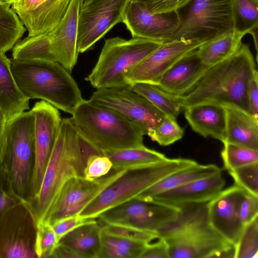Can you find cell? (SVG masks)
<instances>
[{
    "instance_id": "obj_12",
    "label": "cell",
    "mask_w": 258,
    "mask_h": 258,
    "mask_svg": "<svg viewBox=\"0 0 258 258\" xmlns=\"http://www.w3.org/2000/svg\"><path fill=\"white\" fill-rule=\"evenodd\" d=\"M181 209L151 200L134 198L105 211L98 218L103 224L127 225L157 234L177 219Z\"/></svg>"
},
{
    "instance_id": "obj_8",
    "label": "cell",
    "mask_w": 258,
    "mask_h": 258,
    "mask_svg": "<svg viewBox=\"0 0 258 258\" xmlns=\"http://www.w3.org/2000/svg\"><path fill=\"white\" fill-rule=\"evenodd\" d=\"M163 43L139 37L106 39L96 64L86 80L97 89L130 88L127 74Z\"/></svg>"
},
{
    "instance_id": "obj_23",
    "label": "cell",
    "mask_w": 258,
    "mask_h": 258,
    "mask_svg": "<svg viewBox=\"0 0 258 258\" xmlns=\"http://www.w3.org/2000/svg\"><path fill=\"white\" fill-rule=\"evenodd\" d=\"M184 109V116L191 128L205 138L224 142L226 115L225 107L211 103L190 106Z\"/></svg>"
},
{
    "instance_id": "obj_22",
    "label": "cell",
    "mask_w": 258,
    "mask_h": 258,
    "mask_svg": "<svg viewBox=\"0 0 258 258\" xmlns=\"http://www.w3.org/2000/svg\"><path fill=\"white\" fill-rule=\"evenodd\" d=\"M208 68L202 61L196 49L172 65L156 86L169 94L183 96L196 86Z\"/></svg>"
},
{
    "instance_id": "obj_40",
    "label": "cell",
    "mask_w": 258,
    "mask_h": 258,
    "mask_svg": "<svg viewBox=\"0 0 258 258\" xmlns=\"http://www.w3.org/2000/svg\"><path fill=\"white\" fill-rule=\"evenodd\" d=\"M112 164L106 156L98 153L87 158L84 170V176L95 179L107 175L112 169Z\"/></svg>"
},
{
    "instance_id": "obj_1",
    "label": "cell",
    "mask_w": 258,
    "mask_h": 258,
    "mask_svg": "<svg viewBox=\"0 0 258 258\" xmlns=\"http://www.w3.org/2000/svg\"><path fill=\"white\" fill-rule=\"evenodd\" d=\"M248 45L242 44L230 58L208 68L196 86L178 96L182 109L203 103L234 106L251 114L246 97L248 82L256 71Z\"/></svg>"
},
{
    "instance_id": "obj_24",
    "label": "cell",
    "mask_w": 258,
    "mask_h": 258,
    "mask_svg": "<svg viewBox=\"0 0 258 258\" xmlns=\"http://www.w3.org/2000/svg\"><path fill=\"white\" fill-rule=\"evenodd\" d=\"M225 143L258 150V118L234 106H225Z\"/></svg>"
},
{
    "instance_id": "obj_48",
    "label": "cell",
    "mask_w": 258,
    "mask_h": 258,
    "mask_svg": "<svg viewBox=\"0 0 258 258\" xmlns=\"http://www.w3.org/2000/svg\"><path fill=\"white\" fill-rule=\"evenodd\" d=\"M50 257L53 258H79L78 256L67 247L58 243Z\"/></svg>"
},
{
    "instance_id": "obj_28",
    "label": "cell",
    "mask_w": 258,
    "mask_h": 258,
    "mask_svg": "<svg viewBox=\"0 0 258 258\" xmlns=\"http://www.w3.org/2000/svg\"><path fill=\"white\" fill-rule=\"evenodd\" d=\"M245 35L233 30L224 33L197 48L202 61L208 68L233 56L241 46Z\"/></svg>"
},
{
    "instance_id": "obj_4",
    "label": "cell",
    "mask_w": 258,
    "mask_h": 258,
    "mask_svg": "<svg viewBox=\"0 0 258 258\" xmlns=\"http://www.w3.org/2000/svg\"><path fill=\"white\" fill-rule=\"evenodd\" d=\"M11 70L19 89L29 99H40L71 114L83 100L70 72L57 62L12 59Z\"/></svg>"
},
{
    "instance_id": "obj_32",
    "label": "cell",
    "mask_w": 258,
    "mask_h": 258,
    "mask_svg": "<svg viewBox=\"0 0 258 258\" xmlns=\"http://www.w3.org/2000/svg\"><path fill=\"white\" fill-rule=\"evenodd\" d=\"M26 28L10 6L0 3V51L6 53L13 48Z\"/></svg>"
},
{
    "instance_id": "obj_25",
    "label": "cell",
    "mask_w": 258,
    "mask_h": 258,
    "mask_svg": "<svg viewBox=\"0 0 258 258\" xmlns=\"http://www.w3.org/2000/svg\"><path fill=\"white\" fill-rule=\"evenodd\" d=\"M29 99L19 89L11 70V61L0 51V110L7 120L28 110Z\"/></svg>"
},
{
    "instance_id": "obj_44",
    "label": "cell",
    "mask_w": 258,
    "mask_h": 258,
    "mask_svg": "<svg viewBox=\"0 0 258 258\" xmlns=\"http://www.w3.org/2000/svg\"><path fill=\"white\" fill-rule=\"evenodd\" d=\"M91 220L84 219L78 214L58 220L51 226L59 241L65 234Z\"/></svg>"
},
{
    "instance_id": "obj_15",
    "label": "cell",
    "mask_w": 258,
    "mask_h": 258,
    "mask_svg": "<svg viewBox=\"0 0 258 258\" xmlns=\"http://www.w3.org/2000/svg\"><path fill=\"white\" fill-rule=\"evenodd\" d=\"M31 111L34 117L35 164L32 183L33 198L40 188L47 163L59 132L62 119L58 109L42 100L36 102Z\"/></svg>"
},
{
    "instance_id": "obj_21",
    "label": "cell",
    "mask_w": 258,
    "mask_h": 258,
    "mask_svg": "<svg viewBox=\"0 0 258 258\" xmlns=\"http://www.w3.org/2000/svg\"><path fill=\"white\" fill-rule=\"evenodd\" d=\"M225 184V180L220 172L163 191L146 200H151L178 208L204 204L216 196L223 189Z\"/></svg>"
},
{
    "instance_id": "obj_11",
    "label": "cell",
    "mask_w": 258,
    "mask_h": 258,
    "mask_svg": "<svg viewBox=\"0 0 258 258\" xmlns=\"http://www.w3.org/2000/svg\"><path fill=\"white\" fill-rule=\"evenodd\" d=\"M89 100L133 122L150 138L165 116L147 99L130 88L97 89Z\"/></svg>"
},
{
    "instance_id": "obj_31",
    "label": "cell",
    "mask_w": 258,
    "mask_h": 258,
    "mask_svg": "<svg viewBox=\"0 0 258 258\" xmlns=\"http://www.w3.org/2000/svg\"><path fill=\"white\" fill-rule=\"evenodd\" d=\"M147 244L102 231L101 248L98 258H141Z\"/></svg>"
},
{
    "instance_id": "obj_29",
    "label": "cell",
    "mask_w": 258,
    "mask_h": 258,
    "mask_svg": "<svg viewBox=\"0 0 258 258\" xmlns=\"http://www.w3.org/2000/svg\"><path fill=\"white\" fill-rule=\"evenodd\" d=\"M112 164V169L123 170L154 164L167 158L166 156L145 146L105 152Z\"/></svg>"
},
{
    "instance_id": "obj_45",
    "label": "cell",
    "mask_w": 258,
    "mask_h": 258,
    "mask_svg": "<svg viewBox=\"0 0 258 258\" xmlns=\"http://www.w3.org/2000/svg\"><path fill=\"white\" fill-rule=\"evenodd\" d=\"M246 97L252 115L258 118V73L257 71L248 82Z\"/></svg>"
},
{
    "instance_id": "obj_37",
    "label": "cell",
    "mask_w": 258,
    "mask_h": 258,
    "mask_svg": "<svg viewBox=\"0 0 258 258\" xmlns=\"http://www.w3.org/2000/svg\"><path fill=\"white\" fill-rule=\"evenodd\" d=\"M184 133L183 128L178 124L176 118L165 115L151 139L161 146H166L182 139Z\"/></svg>"
},
{
    "instance_id": "obj_30",
    "label": "cell",
    "mask_w": 258,
    "mask_h": 258,
    "mask_svg": "<svg viewBox=\"0 0 258 258\" xmlns=\"http://www.w3.org/2000/svg\"><path fill=\"white\" fill-rule=\"evenodd\" d=\"M130 89L144 97L165 115L176 118L182 109L178 96L169 94L156 85L136 83Z\"/></svg>"
},
{
    "instance_id": "obj_27",
    "label": "cell",
    "mask_w": 258,
    "mask_h": 258,
    "mask_svg": "<svg viewBox=\"0 0 258 258\" xmlns=\"http://www.w3.org/2000/svg\"><path fill=\"white\" fill-rule=\"evenodd\" d=\"M220 172L221 170L215 164L203 165L197 162L165 176L135 198L146 200L163 191Z\"/></svg>"
},
{
    "instance_id": "obj_42",
    "label": "cell",
    "mask_w": 258,
    "mask_h": 258,
    "mask_svg": "<svg viewBox=\"0 0 258 258\" xmlns=\"http://www.w3.org/2000/svg\"><path fill=\"white\" fill-rule=\"evenodd\" d=\"M20 201L13 194L6 170L3 165H0V220L4 214Z\"/></svg>"
},
{
    "instance_id": "obj_50",
    "label": "cell",
    "mask_w": 258,
    "mask_h": 258,
    "mask_svg": "<svg viewBox=\"0 0 258 258\" xmlns=\"http://www.w3.org/2000/svg\"><path fill=\"white\" fill-rule=\"evenodd\" d=\"M21 1V0H16L15 2H19V1Z\"/></svg>"
},
{
    "instance_id": "obj_13",
    "label": "cell",
    "mask_w": 258,
    "mask_h": 258,
    "mask_svg": "<svg viewBox=\"0 0 258 258\" xmlns=\"http://www.w3.org/2000/svg\"><path fill=\"white\" fill-rule=\"evenodd\" d=\"M130 0H89L82 5L79 14L78 50L91 49L115 25L123 23Z\"/></svg>"
},
{
    "instance_id": "obj_6",
    "label": "cell",
    "mask_w": 258,
    "mask_h": 258,
    "mask_svg": "<svg viewBox=\"0 0 258 258\" xmlns=\"http://www.w3.org/2000/svg\"><path fill=\"white\" fill-rule=\"evenodd\" d=\"M196 163L189 159L167 158L154 164L124 169L79 215L85 219H95L105 211L136 198L165 176Z\"/></svg>"
},
{
    "instance_id": "obj_51",
    "label": "cell",
    "mask_w": 258,
    "mask_h": 258,
    "mask_svg": "<svg viewBox=\"0 0 258 258\" xmlns=\"http://www.w3.org/2000/svg\"><path fill=\"white\" fill-rule=\"evenodd\" d=\"M89 1V0H84V2H87V1Z\"/></svg>"
},
{
    "instance_id": "obj_39",
    "label": "cell",
    "mask_w": 258,
    "mask_h": 258,
    "mask_svg": "<svg viewBox=\"0 0 258 258\" xmlns=\"http://www.w3.org/2000/svg\"><path fill=\"white\" fill-rule=\"evenodd\" d=\"M228 172L235 185L247 192L258 196V162Z\"/></svg>"
},
{
    "instance_id": "obj_9",
    "label": "cell",
    "mask_w": 258,
    "mask_h": 258,
    "mask_svg": "<svg viewBox=\"0 0 258 258\" xmlns=\"http://www.w3.org/2000/svg\"><path fill=\"white\" fill-rule=\"evenodd\" d=\"M232 0H191L177 11L179 25L171 41L206 43L233 30Z\"/></svg>"
},
{
    "instance_id": "obj_3",
    "label": "cell",
    "mask_w": 258,
    "mask_h": 258,
    "mask_svg": "<svg viewBox=\"0 0 258 258\" xmlns=\"http://www.w3.org/2000/svg\"><path fill=\"white\" fill-rule=\"evenodd\" d=\"M177 219L161 229L169 258H235V245L210 225L206 204L181 208Z\"/></svg>"
},
{
    "instance_id": "obj_5",
    "label": "cell",
    "mask_w": 258,
    "mask_h": 258,
    "mask_svg": "<svg viewBox=\"0 0 258 258\" xmlns=\"http://www.w3.org/2000/svg\"><path fill=\"white\" fill-rule=\"evenodd\" d=\"M72 115L81 139L100 154L144 146L143 131L108 108L83 99Z\"/></svg>"
},
{
    "instance_id": "obj_2",
    "label": "cell",
    "mask_w": 258,
    "mask_h": 258,
    "mask_svg": "<svg viewBox=\"0 0 258 258\" xmlns=\"http://www.w3.org/2000/svg\"><path fill=\"white\" fill-rule=\"evenodd\" d=\"M94 150L80 137L71 118L62 119L40 188L29 202L37 223L45 221L60 190L71 178L84 176Z\"/></svg>"
},
{
    "instance_id": "obj_16",
    "label": "cell",
    "mask_w": 258,
    "mask_h": 258,
    "mask_svg": "<svg viewBox=\"0 0 258 258\" xmlns=\"http://www.w3.org/2000/svg\"><path fill=\"white\" fill-rule=\"evenodd\" d=\"M204 43L184 39L164 43L127 74L126 79L130 88L136 83L156 85L159 79L172 65Z\"/></svg>"
},
{
    "instance_id": "obj_35",
    "label": "cell",
    "mask_w": 258,
    "mask_h": 258,
    "mask_svg": "<svg viewBox=\"0 0 258 258\" xmlns=\"http://www.w3.org/2000/svg\"><path fill=\"white\" fill-rule=\"evenodd\" d=\"M235 247V258H257L258 216L244 225Z\"/></svg>"
},
{
    "instance_id": "obj_46",
    "label": "cell",
    "mask_w": 258,
    "mask_h": 258,
    "mask_svg": "<svg viewBox=\"0 0 258 258\" xmlns=\"http://www.w3.org/2000/svg\"><path fill=\"white\" fill-rule=\"evenodd\" d=\"M141 258H169L166 242L158 238L157 241L147 244Z\"/></svg>"
},
{
    "instance_id": "obj_34",
    "label": "cell",
    "mask_w": 258,
    "mask_h": 258,
    "mask_svg": "<svg viewBox=\"0 0 258 258\" xmlns=\"http://www.w3.org/2000/svg\"><path fill=\"white\" fill-rule=\"evenodd\" d=\"M221 153L224 168L228 171L258 162V150L225 143Z\"/></svg>"
},
{
    "instance_id": "obj_17",
    "label": "cell",
    "mask_w": 258,
    "mask_h": 258,
    "mask_svg": "<svg viewBox=\"0 0 258 258\" xmlns=\"http://www.w3.org/2000/svg\"><path fill=\"white\" fill-rule=\"evenodd\" d=\"M123 23L132 37L163 43L171 40L179 25L177 12L152 14L142 4L130 1L124 14Z\"/></svg>"
},
{
    "instance_id": "obj_7",
    "label": "cell",
    "mask_w": 258,
    "mask_h": 258,
    "mask_svg": "<svg viewBox=\"0 0 258 258\" xmlns=\"http://www.w3.org/2000/svg\"><path fill=\"white\" fill-rule=\"evenodd\" d=\"M34 117L24 111L7 120L4 167L13 194L20 201L32 198L35 164Z\"/></svg>"
},
{
    "instance_id": "obj_19",
    "label": "cell",
    "mask_w": 258,
    "mask_h": 258,
    "mask_svg": "<svg viewBox=\"0 0 258 258\" xmlns=\"http://www.w3.org/2000/svg\"><path fill=\"white\" fill-rule=\"evenodd\" d=\"M71 0H21L12 8L28 32V36L49 33L63 17Z\"/></svg>"
},
{
    "instance_id": "obj_38",
    "label": "cell",
    "mask_w": 258,
    "mask_h": 258,
    "mask_svg": "<svg viewBox=\"0 0 258 258\" xmlns=\"http://www.w3.org/2000/svg\"><path fill=\"white\" fill-rule=\"evenodd\" d=\"M101 226L102 231L105 233L133 241L149 243L158 238L156 233L133 226L114 223L103 224Z\"/></svg>"
},
{
    "instance_id": "obj_41",
    "label": "cell",
    "mask_w": 258,
    "mask_h": 258,
    "mask_svg": "<svg viewBox=\"0 0 258 258\" xmlns=\"http://www.w3.org/2000/svg\"><path fill=\"white\" fill-rule=\"evenodd\" d=\"M143 5L152 14H167L177 12L191 0H130Z\"/></svg>"
},
{
    "instance_id": "obj_43",
    "label": "cell",
    "mask_w": 258,
    "mask_h": 258,
    "mask_svg": "<svg viewBox=\"0 0 258 258\" xmlns=\"http://www.w3.org/2000/svg\"><path fill=\"white\" fill-rule=\"evenodd\" d=\"M239 215L244 225L258 216V196L245 192L240 205Z\"/></svg>"
},
{
    "instance_id": "obj_18",
    "label": "cell",
    "mask_w": 258,
    "mask_h": 258,
    "mask_svg": "<svg viewBox=\"0 0 258 258\" xmlns=\"http://www.w3.org/2000/svg\"><path fill=\"white\" fill-rule=\"evenodd\" d=\"M245 192L234 184L222 190L206 203L210 225L234 245L236 244L244 227L240 218L239 207Z\"/></svg>"
},
{
    "instance_id": "obj_47",
    "label": "cell",
    "mask_w": 258,
    "mask_h": 258,
    "mask_svg": "<svg viewBox=\"0 0 258 258\" xmlns=\"http://www.w3.org/2000/svg\"><path fill=\"white\" fill-rule=\"evenodd\" d=\"M7 119L2 112L0 110V165H3L5 159L6 140V127Z\"/></svg>"
},
{
    "instance_id": "obj_20",
    "label": "cell",
    "mask_w": 258,
    "mask_h": 258,
    "mask_svg": "<svg viewBox=\"0 0 258 258\" xmlns=\"http://www.w3.org/2000/svg\"><path fill=\"white\" fill-rule=\"evenodd\" d=\"M84 0H71L67 10L55 28L48 33L54 61L72 72L78 59V19Z\"/></svg>"
},
{
    "instance_id": "obj_14",
    "label": "cell",
    "mask_w": 258,
    "mask_h": 258,
    "mask_svg": "<svg viewBox=\"0 0 258 258\" xmlns=\"http://www.w3.org/2000/svg\"><path fill=\"white\" fill-rule=\"evenodd\" d=\"M124 170L112 169L107 175L95 179L84 176L71 178L60 190L45 221L51 225L60 219L79 214Z\"/></svg>"
},
{
    "instance_id": "obj_10",
    "label": "cell",
    "mask_w": 258,
    "mask_h": 258,
    "mask_svg": "<svg viewBox=\"0 0 258 258\" xmlns=\"http://www.w3.org/2000/svg\"><path fill=\"white\" fill-rule=\"evenodd\" d=\"M38 223L29 203L20 202L0 220V258H37Z\"/></svg>"
},
{
    "instance_id": "obj_36",
    "label": "cell",
    "mask_w": 258,
    "mask_h": 258,
    "mask_svg": "<svg viewBox=\"0 0 258 258\" xmlns=\"http://www.w3.org/2000/svg\"><path fill=\"white\" fill-rule=\"evenodd\" d=\"M58 243L51 225L46 221L38 223L34 245L37 258L50 257Z\"/></svg>"
},
{
    "instance_id": "obj_26",
    "label": "cell",
    "mask_w": 258,
    "mask_h": 258,
    "mask_svg": "<svg viewBox=\"0 0 258 258\" xmlns=\"http://www.w3.org/2000/svg\"><path fill=\"white\" fill-rule=\"evenodd\" d=\"M101 235L102 226L92 219L65 234L58 243L71 249L79 258H98Z\"/></svg>"
},
{
    "instance_id": "obj_33",
    "label": "cell",
    "mask_w": 258,
    "mask_h": 258,
    "mask_svg": "<svg viewBox=\"0 0 258 258\" xmlns=\"http://www.w3.org/2000/svg\"><path fill=\"white\" fill-rule=\"evenodd\" d=\"M233 29L246 35L257 32L258 0H232Z\"/></svg>"
},
{
    "instance_id": "obj_49",
    "label": "cell",
    "mask_w": 258,
    "mask_h": 258,
    "mask_svg": "<svg viewBox=\"0 0 258 258\" xmlns=\"http://www.w3.org/2000/svg\"><path fill=\"white\" fill-rule=\"evenodd\" d=\"M16 0H0V3L3 4L8 5L9 6L12 5Z\"/></svg>"
}]
</instances>
